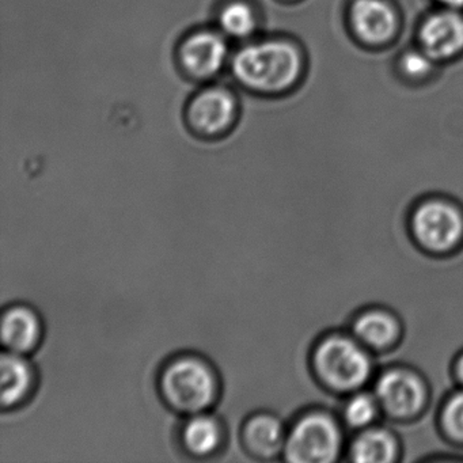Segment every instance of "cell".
<instances>
[{
    "mask_svg": "<svg viewBox=\"0 0 463 463\" xmlns=\"http://www.w3.org/2000/svg\"><path fill=\"white\" fill-rule=\"evenodd\" d=\"M232 74L249 90L275 94L294 85L302 69L299 52L283 40H265L243 47L232 59Z\"/></svg>",
    "mask_w": 463,
    "mask_h": 463,
    "instance_id": "obj_1",
    "label": "cell"
},
{
    "mask_svg": "<svg viewBox=\"0 0 463 463\" xmlns=\"http://www.w3.org/2000/svg\"><path fill=\"white\" fill-rule=\"evenodd\" d=\"M455 371H457L458 379H459L460 383L463 384V354L458 357L457 364H455Z\"/></svg>",
    "mask_w": 463,
    "mask_h": 463,
    "instance_id": "obj_21",
    "label": "cell"
},
{
    "mask_svg": "<svg viewBox=\"0 0 463 463\" xmlns=\"http://www.w3.org/2000/svg\"><path fill=\"white\" fill-rule=\"evenodd\" d=\"M343 435L329 414L311 411L295 421L287 432L284 457L294 463H330L338 458Z\"/></svg>",
    "mask_w": 463,
    "mask_h": 463,
    "instance_id": "obj_4",
    "label": "cell"
},
{
    "mask_svg": "<svg viewBox=\"0 0 463 463\" xmlns=\"http://www.w3.org/2000/svg\"><path fill=\"white\" fill-rule=\"evenodd\" d=\"M0 401L4 409L15 408L31 397L34 387V371L25 354L6 352L0 362Z\"/></svg>",
    "mask_w": 463,
    "mask_h": 463,
    "instance_id": "obj_12",
    "label": "cell"
},
{
    "mask_svg": "<svg viewBox=\"0 0 463 463\" xmlns=\"http://www.w3.org/2000/svg\"><path fill=\"white\" fill-rule=\"evenodd\" d=\"M351 15L357 36L364 42L382 43L394 32V13L383 0H356Z\"/></svg>",
    "mask_w": 463,
    "mask_h": 463,
    "instance_id": "obj_14",
    "label": "cell"
},
{
    "mask_svg": "<svg viewBox=\"0 0 463 463\" xmlns=\"http://www.w3.org/2000/svg\"><path fill=\"white\" fill-rule=\"evenodd\" d=\"M219 26L227 36L245 39L257 28V14L250 5L242 0H232L219 12Z\"/></svg>",
    "mask_w": 463,
    "mask_h": 463,
    "instance_id": "obj_17",
    "label": "cell"
},
{
    "mask_svg": "<svg viewBox=\"0 0 463 463\" xmlns=\"http://www.w3.org/2000/svg\"><path fill=\"white\" fill-rule=\"evenodd\" d=\"M414 238L427 250H451L463 237V216L451 203L430 200L422 203L411 218Z\"/></svg>",
    "mask_w": 463,
    "mask_h": 463,
    "instance_id": "obj_5",
    "label": "cell"
},
{
    "mask_svg": "<svg viewBox=\"0 0 463 463\" xmlns=\"http://www.w3.org/2000/svg\"><path fill=\"white\" fill-rule=\"evenodd\" d=\"M375 395L381 409L394 419L406 420L416 416L427 401L424 382L408 370L387 371L376 382Z\"/></svg>",
    "mask_w": 463,
    "mask_h": 463,
    "instance_id": "obj_6",
    "label": "cell"
},
{
    "mask_svg": "<svg viewBox=\"0 0 463 463\" xmlns=\"http://www.w3.org/2000/svg\"><path fill=\"white\" fill-rule=\"evenodd\" d=\"M313 364L322 383L337 392H354L373 373L365 346L356 338L330 335L317 345Z\"/></svg>",
    "mask_w": 463,
    "mask_h": 463,
    "instance_id": "obj_3",
    "label": "cell"
},
{
    "mask_svg": "<svg viewBox=\"0 0 463 463\" xmlns=\"http://www.w3.org/2000/svg\"><path fill=\"white\" fill-rule=\"evenodd\" d=\"M237 115L234 96L223 88L200 91L188 109L191 126L204 137H216L229 129Z\"/></svg>",
    "mask_w": 463,
    "mask_h": 463,
    "instance_id": "obj_7",
    "label": "cell"
},
{
    "mask_svg": "<svg viewBox=\"0 0 463 463\" xmlns=\"http://www.w3.org/2000/svg\"><path fill=\"white\" fill-rule=\"evenodd\" d=\"M420 37L430 58H451L463 48V18L457 13H438L425 21Z\"/></svg>",
    "mask_w": 463,
    "mask_h": 463,
    "instance_id": "obj_9",
    "label": "cell"
},
{
    "mask_svg": "<svg viewBox=\"0 0 463 463\" xmlns=\"http://www.w3.org/2000/svg\"><path fill=\"white\" fill-rule=\"evenodd\" d=\"M444 5L451 7H463V0H441Z\"/></svg>",
    "mask_w": 463,
    "mask_h": 463,
    "instance_id": "obj_22",
    "label": "cell"
},
{
    "mask_svg": "<svg viewBox=\"0 0 463 463\" xmlns=\"http://www.w3.org/2000/svg\"><path fill=\"white\" fill-rule=\"evenodd\" d=\"M242 444L257 459H272L284 451L287 432L278 417L257 413L246 420L242 428Z\"/></svg>",
    "mask_w": 463,
    "mask_h": 463,
    "instance_id": "obj_10",
    "label": "cell"
},
{
    "mask_svg": "<svg viewBox=\"0 0 463 463\" xmlns=\"http://www.w3.org/2000/svg\"><path fill=\"white\" fill-rule=\"evenodd\" d=\"M395 455L397 441L389 430L382 428H365L351 447L352 459L359 463H389Z\"/></svg>",
    "mask_w": 463,
    "mask_h": 463,
    "instance_id": "obj_16",
    "label": "cell"
},
{
    "mask_svg": "<svg viewBox=\"0 0 463 463\" xmlns=\"http://www.w3.org/2000/svg\"><path fill=\"white\" fill-rule=\"evenodd\" d=\"M354 333L363 345L383 349L397 341L400 324L389 311H364L354 321Z\"/></svg>",
    "mask_w": 463,
    "mask_h": 463,
    "instance_id": "obj_15",
    "label": "cell"
},
{
    "mask_svg": "<svg viewBox=\"0 0 463 463\" xmlns=\"http://www.w3.org/2000/svg\"><path fill=\"white\" fill-rule=\"evenodd\" d=\"M224 441L222 422L211 414H192L181 430L184 449L194 458H208L221 449Z\"/></svg>",
    "mask_w": 463,
    "mask_h": 463,
    "instance_id": "obj_13",
    "label": "cell"
},
{
    "mask_svg": "<svg viewBox=\"0 0 463 463\" xmlns=\"http://www.w3.org/2000/svg\"><path fill=\"white\" fill-rule=\"evenodd\" d=\"M229 55L226 40L215 32H197L181 45L180 61L186 72L210 78L223 69Z\"/></svg>",
    "mask_w": 463,
    "mask_h": 463,
    "instance_id": "obj_8",
    "label": "cell"
},
{
    "mask_svg": "<svg viewBox=\"0 0 463 463\" xmlns=\"http://www.w3.org/2000/svg\"><path fill=\"white\" fill-rule=\"evenodd\" d=\"M441 425L449 438L463 441V390L447 400L441 411Z\"/></svg>",
    "mask_w": 463,
    "mask_h": 463,
    "instance_id": "obj_19",
    "label": "cell"
},
{
    "mask_svg": "<svg viewBox=\"0 0 463 463\" xmlns=\"http://www.w3.org/2000/svg\"><path fill=\"white\" fill-rule=\"evenodd\" d=\"M159 392L173 411L186 416L203 413L218 400V373L203 357L181 354L162 368Z\"/></svg>",
    "mask_w": 463,
    "mask_h": 463,
    "instance_id": "obj_2",
    "label": "cell"
},
{
    "mask_svg": "<svg viewBox=\"0 0 463 463\" xmlns=\"http://www.w3.org/2000/svg\"><path fill=\"white\" fill-rule=\"evenodd\" d=\"M43 326L36 311L28 306H13L2 317V343L7 351L26 354L42 340Z\"/></svg>",
    "mask_w": 463,
    "mask_h": 463,
    "instance_id": "obj_11",
    "label": "cell"
},
{
    "mask_svg": "<svg viewBox=\"0 0 463 463\" xmlns=\"http://www.w3.org/2000/svg\"><path fill=\"white\" fill-rule=\"evenodd\" d=\"M430 58L427 53L409 52L402 58V69L411 77L427 74L430 69Z\"/></svg>",
    "mask_w": 463,
    "mask_h": 463,
    "instance_id": "obj_20",
    "label": "cell"
},
{
    "mask_svg": "<svg viewBox=\"0 0 463 463\" xmlns=\"http://www.w3.org/2000/svg\"><path fill=\"white\" fill-rule=\"evenodd\" d=\"M379 411H381V405H379L375 394L356 392L346 401L345 406H344V420L349 427L365 430L373 424Z\"/></svg>",
    "mask_w": 463,
    "mask_h": 463,
    "instance_id": "obj_18",
    "label": "cell"
}]
</instances>
